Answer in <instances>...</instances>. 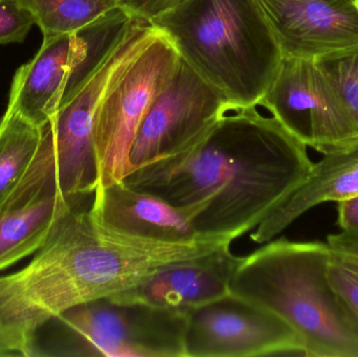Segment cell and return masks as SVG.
Here are the masks:
<instances>
[{
  "mask_svg": "<svg viewBox=\"0 0 358 357\" xmlns=\"http://www.w3.org/2000/svg\"><path fill=\"white\" fill-rule=\"evenodd\" d=\"M313 163L307 146L261 100L250 106L229 103L193 146L122 182L173 205L199 236L233 242L279 207Z\"/></svg>",
  "mask_w": 358,
  "mask_h": 357,
  "instance_id": "obj_1",
  "label": "cell"
},
{
  "mask_svg": "<svg viewBox=\"0 0 358 357\" xmlns=\"http://www.w3.org/2000/svg\"><path fill=\"white\" fill-rule=\"evenodd\" d=\"M229 293L279 316L303 356L358 357V325L328 278L326 242L271 240L234 260Z\"/></svg>",
  "mask_w": 358,
  "mask_h": 357,
  "instance_id": "obj_2",
  "label": "cell"
},
{
  "mask_svg": "<svg viewBox=\"0 0 358 357\" xmlns=\"http://www.w3.org/2000/svg\"><path fill=\"white\" fill-rule=\"evenodd\" d=\"M231 104L264 96L283 54L257 0H187L151 21Z\"/></svg>",
  "mask_w": 358,
  "mask_h": 357,
  "instance_id": "obj_3",
  "label": "cell"
},
{
  "mask_svg": "<svg viewBox=\"0 0 358 357\" xmlns=\"http://www.w3.org/2000/svg\"><path fill=\"white\" fill-rule=\"evenodd\" d=\"M159 31L149 21L132 17L100 64L50 119L59 186L69 203H92L100 182L94 140L99 105L113 82Z\"/></svg>",
  "mask_w": 358,
  "mask_h": 357,
  "instance_id": "obj_4",
  "label": "cell"
},
{
  "mask_svg": "<svg viewBox=\"0 0 358 357\" xmlns=\"http://www.w3.org/2000/svg\"><path fill=\"white\" fill-rule=\"evenodd\" d=\"M131 19L117 6L77 33L43 37L37 54L15 73L6 109L43 127L92 75Z\"/></svg>",
  "mask_w": 358,
  "mask_h": 357,
  "instance_id": "obj_5",
  "label": "cell"
},
{
  "mask_svg": "<svg viewBox=\"0 0 358 357\" xmlns=\"http://www.w3.org/2000/svg\"><path fill=\"white\" fill-rule=\"evenodd\" d=\"M179 62L176 46L159 31L103 96L94 129L98 187L117 184L130 173L129 155L136 134L149 109L176 75Z\"/></svg>",
  "mask_w": 358,
  "mask_h": 357,
  "instance_id": "obj_6",
  "label": "cell"
},
{
  "mask_svg": "<svg viewBox=\"0 0 358 357\" xmlns=\"http://www.w3.org/2000/svg\"><path fill=\"white\" fill-rule=\"evenodd\" d=\"M187 314L101 298L69 308L56 320L76 340L77 356L185 357Z\"/></svg>",
  "mask_w": 358,
  "mask_h": 357,
  "instance_id": "obj_7",
  "label": "cell"
},
{
  "mask_svg": "<svg viewBox=\"0 0 358 357\" xmlns=\"http://www.w3.org/2000/svg\"><path fill=\"white\" fill-rule=\"evenodd\" d=\"M261 102L307 148L323 155L358 148V126L315 59H282Z\"/></svg>",
  "mask_w": 358,
  "mask_h": 357,
  "instance_id": "obj_8",
  "label": "cell"
},
{
  "mask_svg": "<svg viewBox=\"0 0 358 357\" xmlns=\"http://www.w3.org/2000/svg\"><path fill=\"white\" fill-rule=\"evenodd\" d=\"M185 357H255L303 354L296 330L283 319L229 293L189 310Z\"/></svg>",
  "mask_w": 358,
  "mask_h": 357,
  "instance_id": "obj_9",
  "label": "cell"
},
{
  "mask_svg": "<svg viewBox=\"0 0 358 357\" xmlns=\"http://www.w3.org/2000/svg\"><path fill=\"white\" fill-rule=\"evenodd\" d=\"M229 103L180 58L176 75L136 134L129 155L130 173L193 146L212 129Z\"/></svg>",
  "mask_w": 358,
  "mask_h": 357,
  "instance_id": "obj_10",
  "label": "cell"
},
{
  "mask_svg": "<svg viewBox=\"0 0 358 357\" xmlns=\"http://www.w3.org/2000/svg\"><path fill=\"white\" fill-rule=\"evenodd\" d=\"M75 205H80L69 203L59 186L50 121L24 176L0 203V272L41 249L61 216Z\"/></svg>",
  "mask_w": 358,
  "mask_h": 357,
  "instance_id": "obj_11",
  "label": "cell"
},
{
  "mask_svg": "<svg viewBox=\"0 0 358 357\" xmlns=\"http://www.w3.org/2000/svg\"><path fill=\"white\" fill-rule=\"evenodd\" d=\"M283 58L317 59L358 45V0H257Z\"/></svg>",
  "mask_w": 358,
  "mask_h": 357,
  "instance_id": "obj_12",
  "label": "cell"
},
{
  "mask_svg": "<svg viewBox=\"0 0 358 357\" xmlns=\"http://www.w3.org/2000/svg\"><path fill=\"white\" fill-rule=\"evenodd\" d=\"M235 258L231 245H225L206 255L166 266L140 284L108 298L119 303L189 312L229 295Z\"/></svg>",
  "mask_w": 358,
  "mask_h": 357,
  "instance_id": "obj_13",
  "label": "cell"
},
{
  "mask_svg": "<svg viewBox=\"0 0 358 357\" xmlns=\"http://www.w3.org/2000/svg\"><path fill=\"white\" fill-rule=\"evenodd\" d=\"M90 214L104 228L119 234L159 242H191L199 236L185 215L164 199L123 182L98 187Z\"/></svg>",
  "mask_w": 358,
  "mask_h": 357,
  "instance_id": "obj_14",
  "label": "cell"
},
{
  "mask_svg": "<svg viewBox=\"0 0 358 357\" xmlns=\"http://www.w3.org/2000/svg\"><path fill=\"white\" fill-rule=\"evenodd\" d=\"M358 196V148L324 155L313 163L306 180L250 234L258 245L273 240L301 216L322 203Z\"/></svg>",
  "mask_w": 358,
  "mask_h": 357,
  "instance_id": "obj_15",
  "label": "cell"
},
{
  "mask_svg": "<svg viewBox=\"0 0 358 357\" xmlns=\"http://www.w3.org/2000/svg\"><path fill=\"white\" fill-rule=\"evenodd\" d=\"M43 127L6 109L0 119V203L14 190L35 159Z\"/></svg>",
  "mask_w": 358,
  "mask_h": 357,
  "instance_id": "obj_16",
  "label": "cell"
},
{
  "mask_svg": "<svg viewBox=\"0 0 358 357\" xmlns=\"http://www.w3.org/2000/svg\"><path fill=\"white\" fill-rule=\"evenodd\" d=\"M43 37L77 33L119 6V0H20Z\"/></svg>",
  "mask_w": 358,
  "mask_h": 357,
  "instance_id": "obj_17",
  "label": "cell"
},
{
  "mask_svg": "<svg viewBox=\"0 0 358 357\" xmlns=\"http://www.w3.org/2000/svg\"><path fill=\"white\" fill-rule=\"evenodd\" d=\"M328 278L358 325V231L329 235Z\"/></svg>",
  "mask_w": 358,
  "mask_h": 357,
  "instance_id": "obj_18",
  "label": "cell"
},
{
  "mask_svg": "<svg viewBox=\"0 0 358 357\" xmlns=\"http://www.w3.org/2000/svg\"><path fill=\"white\" fill-rule=\"evenodd\" d=\"M358 126V45L315 59Z\"/></svg>",
  "mask_w": 358,
  "mask_h": 357,
  "instance_id": "obj_19",
  "label": "cell"
},
{
  "mask_svg": "<svg viewBox=\"0 0 358 357\" xmlns=\"http://www.w3.org/2000/svg\"><path fill=\"white\" fill-rule=\"evenodd\" d=\"M34 25L33 14L20 0H0V44L22 42Z\"/></svg>",
  "mask_w": 358,
  "mask_h": 357,
  "instance_id": "obj_20",
  "label": "cell"
},
{
  "mask_svg": "<svg viewBox=\"0 0 358 357\" xmlns=\"http://www.w3.org/2000/svg\"><path fill=\"white\" fill-rule=\"evenodd\" d=\"M187 0H119L126 13L132 17L151 21L182 4Z\"/></svg>",
  "mask_w": 358,
  "mask_h": 357,
  "instance_id": "obj_21",
  "label": "cell"
},
{
  "mask_svg": "<svg viewBox=\"0 0 358 357\" xmlns=\"http://www.w3.org/2000/svg\"><path fill=\"white\" fill-rule=\"evenodd\" d=\"M35 349V337L0 325V357L37 356Z\"/></svg>",
  "mask_w": 358,
  "mask_h": 357,
  "instance_id": "obj_22",
  "label": "cell"
},
{
  "mask_svg": "<svg viewBox=\"0 0 358 357\" xmlns=\"http://www.w3.org/2000/svg\"><path fill=\"white\" fill-rule=\"evenodd\" d=\"M338 226L342 231H358V196L338 201Z\"/></svg>",
  "mask_w": 358,
  "mask_h": 357,
  "instance_id": "obj_23",
  "label": "cell"
}]
</instances>
